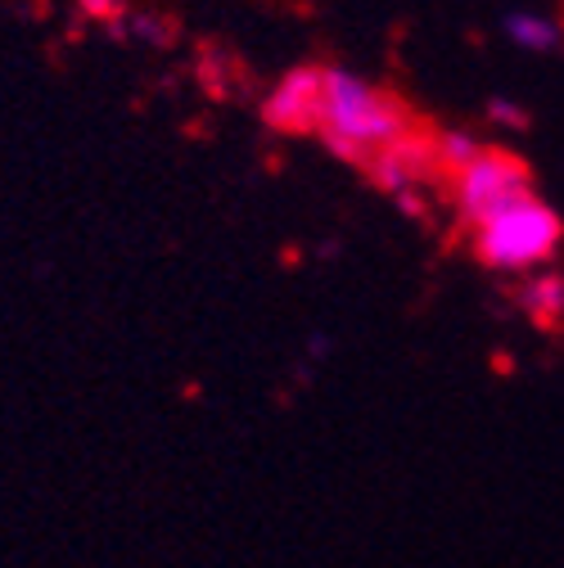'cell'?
I'll return each instance as SVG.
<instances>
[{"instance_id": "cell-9", "label": "cell", "mask_w": 564, "mask_h": 568, "mask_svg": "<svg viewBox=\"0 0 564 568\" xmlns=\"http://www.w3.org/2000/svg\"><path fill=\"white\" fill-rule=\"evenodd\" d=\"M78 6H82L87 14H104V19L118 14V0H78Z\"/></svg>"}, {"instance_id": "cell-7", "label": "cell", "mask_w": 564, "mask_h": 568, "mask_svg": "<svg viewBox=\"0 0 564 568\" xmlns=\"http://www.w3.org/2000/svg\"><path fill=\"white\" fill-rule=\"evenodd\" d=\"M506 37H511L520 50H533V54H551V50L564 41L560 23H555L551 14H537V10H515V14H506Z\"/></svg>"}, {"instance_id": "cell-1", "label": "cell", "mask_w": 564, "mask_h": 568, "mask_svg": "<svg viewBox=\"0 0 564 568\" xmlns=\"http://www.w3.org/2000/svg\"><path fill=\"white\" fill-rule=\"evenodd\" d=\"M415 131V113L384 87L348 73V68H321V122L316 135L325 150L352 168H362L389 150L393 140Z\"/></svg>"}, {"instance_id": "cell-4", "label": "cell", "mask_w": 564, "mask_h": 568, "mask_svg": "<svg viewBox=\"0 0 564 568\" xmlns=\"http://www.w3.org/2000/svg\"><path fill=\"white\" fill-rule=\"evenodd\" d=\"M262 118L271 131H285V135H316L321 122V68H290L280 78L266 100H262Z\"/></svg>"}, {"instance_id": "cell-8", "label": "cell", "mask_w": 564, "mask_h": 568, "mask_svg": "<svg viewBox=\"0 0 564 568\" xmlns=\"http://www.w3.org/2000/svg\"><path fill=\"white\" fill-rule=\"evenodd\" d=\"M487 145L470 131H434V154H439V172L456 176L461 168H470Z\"/></svg>"}, {"instance_id": "cell-5", "label": "cell", "mask_w": 564, "mask_h": 568, "mask_svg": "<svg viewBox=\"0 0 564 568\" xmlns=\"http://www.w3.org/2000/svg\"><path fill=\"white\" fill-rule=\"evenodd\" d=\"M366 176H371L380 190H389V194H397V199H411L415 185L443 176V172H439V154H434V135L411 131V135L393 140L389 150H380V154L366 163Z\"/></svg>"}, {"instance_id": "cell-2", "label": "cell", "mask_w": 564, "mask_h": 568, "mask_svg": "<svg viewBox=\"0 0 564 568\" xmlns=\"http://www.w3.org/2000/svg\"><path fill=\"white\" fill-rule=\"evenodd\" d=\"M560 240H564V226L555 217V207L537 194L515 199L511 207L492 212L483 226L470 231L474 257L487 271H502V275H528L546 266L560 253Z\"/></svg>"}, {"instance_id": "cell-6", "label": "cell", "mask_w": 564, "mask_h": 568, "mask_svg": "<svg viewBox=\"0 0 564 568\" xmlns=\"http://www.w3.org/2000/svg\"><path fill=\"white\" fill-rule=\"evenodd\" d=\"M515 303L524 307L528 321H537V325H560V321H564V275H560V271H537V275L520 280Z\"/></svg>"}, {"instance_id": "cell-3", "label": "cell", "mask_w": 564, "mask_h": 568, "mask_svg": "<svg viewBox=\"0 0 564 568\" xmlns=\"http://www.w3.org/2000/svg\"><path fill=\"white\" fill-rule=\"evenodd\" d=\"M447 194H452V207L465 231L483 226L492 212L511 207L515 199L533 194V176H528V163L506 154V150H483L470 168H461L456 176H447Z\"/></svg>"}]
</instances>
